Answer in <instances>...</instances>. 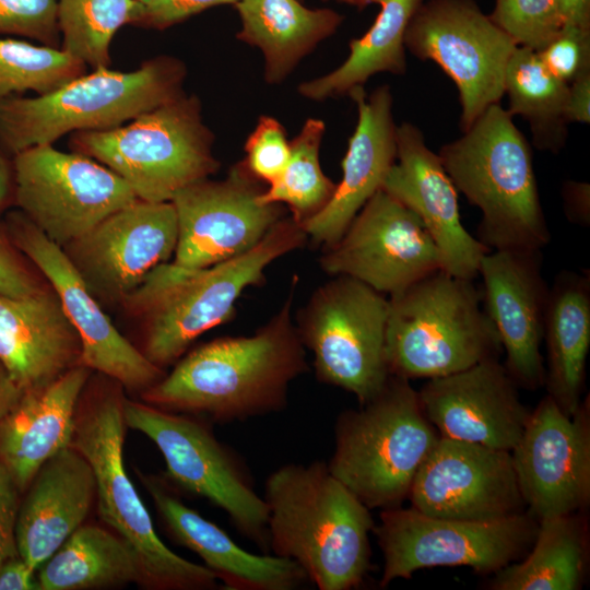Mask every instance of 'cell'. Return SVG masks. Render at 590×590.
<instances>
[{
	"mask_svg": "<svg viewBox=\"0 0 590 590\" xmlns=\"http://www.w3.org/2000/svg\"><path fill=\"white\" fill-rule=\"evenodd\" d=\"M48 285L22 260L21 253L0 238V295L23 298L35 295Z\"/></svg>",
	"mask_w": 590,
	"mask_h": 590,
	"instance_id": "cell-42",
	"label": "cell"
},
{
	"mask_svg": "<svg viewBox=\"0 0 590 590\" xmlns=\"http://www.w3.org/2000/svg\"><path fill=\"white\" fill-rule=\"evenodd\" d=\"M439 437L410 380L391 375L370 401L339 414L327 465L368 509L399 507Z\"/></svg>",
	"mask_w": 590,
	"mask_h": 590,
	"instance_id": "cell-7",
	"label": "cell"
},
{
	"mask_svg": "<svg viewBox=\"0 0 590 590\" xmlns=\"http://www.w3.org/2000/svg\"><path fill=\"white\" fill-rule=\"evenodd\" d=\"M586 526L575 514L546 517L530 552L494 573V590H577L586 569Z\"/></svg>",
	"mask_w": 590,
	"mask_h": 590,
	"instance_id": "cell-33",
	"label": "cell"
},
{
	"mask_svg": "<svg viewBox=\"0 0 590 590\" xmlns=\"http://www.w3.org/2000/svg\"><path fill=\"white\" fill-rule=\"evenodd\" d=\"M340 1H343L350 4H355V5H357V2H358V0H340Z\"/></svg>",
	"mask_w": 590,
	"mask_h": 590,
	"instance_id": "cell-52",
	"label": "cell"
},
{
	"mask_svg": "<svg viewBox=\"0 0 590 590\" xmlns=\"http://www.w3.org/2000/svg\"><path fill=\"white\" fill-rule=\"evenodd\" d=\"M566 120L588 123L590 121V69L579 73L568 83Z\"/></svg>",
	"mask_w": 590,
	"mask_h": 590,
	"instance_id": "cell-46",
	"label": "cell"
},
{
	"mask_svg": "<svg viewBox=\"0 0 590 590\" xmlns=\"http://www.w3.org/2000/svg\"><path fill=\"white\" fill-rule=\"evenodd\" d=\"M320 266L356 279L381 294H396L441 269L440 252L418 216L378 190L343 235L324 247Z\"/></svg>",
	"mask_w": 590,
	"mask_h": 590,
	"instance_id": "cell-16",
	"label": "cell"
},
{
	"mask_svg": "<svg viewBox=\"0 0 590 590\" xmlns=\"http://www.w3.org/2000/svg\"><path fill=\"white\" fill-rule=\"evenodd\" d=\"M498 358L432 378L422 387V408L441 437L511 451L531 411Z\"/></svg>",
	"mask_w": 590,
	"mask_h": 590,
	"instance_id": "cell-22",
	"label": "cell"
},
{
	"mask_svg": "<svg viewBox=\"0 0 590 590\" xmlns=\"http://www.w3.org/2000/svg\"><path fill=\"white\" fill-rule=\"evenodd\" d=\"M558 4L563 25L590 30V0H558Z\"/></svg>",
	"mask_w": 590,
	"mask_h": 590,
	"instance_id": "cell-48",
	"label": "cell"
},
{
	"mask_svg": "<svg viewBox=\"0 0 590 590\" xmlns=\"http://www.w3.org/2000/svg\"><path fill=\"white\" fill-rule=\"evenodd\" d=\"M268 546L294 560L319 590H350L371 567L368 509L324 461L286 463L266 480Z\"/></svg>",
	"mask_w": 590,
	"mask_h": 590,
	"instance_id": "cell-3",
	"label": "cell"
},
{
	"mask_svg": "<svg viewBox=\"0 0 590 590\" xmlns=\"http://www.w3.org/2000/svg\"><path fill=\"white\" fill-rule=\"evenodd\" d=\"M511 116L529 121L539 149L557 152L566 139L568 83L553 74L538 51L518 46L504 79Z\"/></svg>",
	"mask_w": 590,
	"mask_h": 590,
	"instance_id": "cell-34",
	"label": "cell"
},
{
	"mask_svg": "<svg viewBox=\"0 0 590 590\" xmlns=\"http://www.w3.org/2000/svg\"><path fill=\"white\" fill-rule=\"evenodd\" d=\"M510 453L522 499L538 520L586 507L590 499L588 398L569 416L545 396Z\"/></svg>",
	"mask_w": 590,
	"mask_h": 590,
	"instance_id": "cell-19",
	"label": "cell"
},
{
	"mask_svg": "<svg viewBox=\"0 0 590 590\" xmlns=\"http://www.w3.org/2000/svg\"><path fill=\"white\" fill-rule=\"evenodd\" d=\"M27 489L17 512L16 545L37 569L82 526L96 498V482L88 461L69 446L42 465Z\"/></svg>",
	"mask_w": 590,
	"mask_h": 590,
	"instance_id": "cell-27",
	"label": "cell"
},
{
	"mask_svg": "<svg viewBox=\"0 0 590 590\" xmlns=\"http://www.w3.org/2000/svg\"><path fill=\"white\" fill-rule=\"evenodd\" d=\"M19 492L11 474L0 463V566L19 556L15 534Z\"/></svg>",
	"mask_w": 590,
	"mask_h": 590,
	"instance_id": "cell-44",
	"label": "cell"
},
{
	"mask_svg": "<svg viewBox=\"0 0 590 590\" xmlns=\"http://www.w3.org/2000/svg\"><path fill=\"white\" fill-rule=\"evenodd\" d=\"M260 181L244 161L221 180L196 181L175 194L178 226L173 262L208 268L253 248L283 216L278 203H262Z\"/></svg>",
	"mask_w": 590,
	"mask_h": 590,
	"instance_id": "cell-17",
	"label": "cell"
},
{
	"mask_svg": "<svg viewBox=\"0 0 590 590\" xmlns=\"http://www.w3.org/2000/svg\"><path fill=\"white\" fill-rule=\"evenodd\" d=\"M40 590H86L142 582L146 576L134 548L102 527L80 526L42 565Z\"/></svg>",
	"mask_w": 590,
	"mask_h": 590,
	"instance_id": "cell-31",
	"label": "cell"
},
{
	"mask_svg": "<svg viewBox=\"0 0 590 590\" xmlns=\"http://www.w3.org/2000/svg\"><path fill=\"white\" fill-rule=\"evenodd\" d=\"M240 0H156L144 5L138 26L165 30L209 8Z\"/></svg>",
	"mask_w": 590,
	"mask_h": 590,
	"instance_id": "cell-43",
	"label": "cell"
},
{
	"mask_svg": "<svg viewBox=\"0 0 590 590\" xmlns=\"http://www.w3.org/2000/svg\"><path fill=\"white\" fill-rule=\"evenodd\" d=\"M542 264V249H502L485 253L479 267L484 310L506 353L504 366L529 390L545 382L541 343L550 287Z\"/></svg>",
	"mask_w": 590,
	"mask_h": 590,
	"instance_id": "cell-21",
	"label": "cell"
},
{
	"mask_svg": "<svg viewBox=\"0 0 590 590\" xmlns=\"http://www.w3.org/2000/svg\"><path fill=\"white\" fill-rule=\"evenodd\" d=\"M417 511L446 519L489 521L524 511L511 453L439 437L409 494Z\"/></svg>",
	"mask_w": 590,
	"mask_h": 590,
	"instance_id": "cell-20",
	"label": "cell"
},
{
	"mask_svg": "<svg viewBox=\"0 0 590 590\" xmlns=\"http://www.w3.org/2000/svg\"><path fill=\"white\" fill-rule=\"evenodd\" d=\"M389 300L365 283L334 275L298 311L296 329L314 354L319 381L356 397H376L391 374L386 355Z\"/></svg>",
	"mask_w": 590,
	"mask_h": 590,
	"instance_id": "cell-10",
	"label": "cell"
},
{
	"mask_svg": "<svg viewBox=\"0 0 590 590\" xmlns=\"http://www.w3.org/2000/svg\"><path fill=\"white\" fill-rule=\"evenodd\" d=\"M86 71L82 60L62 48L0 39V101L26 91L51 93Z\"/></svg>",
	"mask_w": 590,
	"mask_h": 590,
	"instance_id": "cell-37",
	"label": "cell"
},
{
	"mask_svg": "<svg viewBox=\"0 0 590 590\" xmlns=\"http://www.w3.org/2000/svg\"><path fill=\"white\" fill-rule=\"evenodd\" d=\"M81 355L79 334L49 283L23 298L0 295V361L22 391L82 365Z\"/></svg>",
	"mask_w": 590,
	"mask_h": 590,
	"instance_id": "cell-25",
	"label": "cell"
},
{
	"mask_svg": "<svg viewBox=\"0 0 590 590\" xmlns=\"http://www.w3.org/2000/svg\"><path fill=\"white\" fill-rule=\"evenodd\" d=\"M438 155L456 189L481 211L476 238L489 250L543 249L550 243L530 145L499 103Z\"/></svg>",
	"mask_w": 590,
	"mask_h": 590,
	"instance_id": "cell-4",
	"label": "cell"
},
{
	"mask_svg": "<svg viewBox=\"0 0 590 590\" xmlns=\"http://www.w3.org/2000/svg\"><path fill=\"white\" fill-rule=\"evenodd\" d=\"M538 54L553 74L570 83L579 73L590 69V30L563 25Z\"/></svg>",
	"mask_w": 590,
	"mask_h": 590,
	"instance_id": "cell-41",
	"label": "cell"
},
{
	"mask_svg": "<svg viewBox=\"0 0 590 590\" xmlns=\"http://www.w3.org/2000/svg\"><path fill=\"white\" fill-rule=\"evenodd\" d=\"M61 48L93 69L109 67L110 44L123 25H137L138 0H57Z\"/></svg>",
	"mask_w": 590,
	"mask_h": 590,
	"instance_id": "cell-36",
	"label": "cell"
},
{
	"mask_svg": "<svg viewBox=\"0 0 590 590\" xmlns=\"http://www.w3.org/2000/svg\"><path fill=\"white\" fill-rule=\"evenodd\" d=\"M11 201H14L12 156L0 149V216Z\"/></svg>",
	"mask_w": 590,
	"mask_h": 590,
	"instance_id": "cell-49",
	"label": "cell"
},
{
	"mask_svg": "<svg viewBox=\"0 0 590 590\" xmlns=\"http://www.w3.org/2000/svg\"><path fill=\"white\" fill-rule=\"evenodd\" d=\"M539 520L529 511L471 521L432 517L414 509H382L373 532L384 557L380 587L424 568L467 566L495 573L531 548Z\"/></svg>",
	"mask_w": 590,
	"mask_h": 590,
	"instance_id": "cell-12",
	"label": "cell"
},
{
	"mask_svg": "<svg viewBox=\"0 0 590 590\" xmlns=\"http://www.w3.org/2000/svg\"><path fill=\"white\" fill-rule=\"evenodd\" d=\"M357 105L358 120L342 160V179L328 204L300 226L324 247L333 245L363 205L381 189L397 158V127L392 96L380 86L369 96L363 86L349 93Z\"/></svg>",
	"mask_w": 590,
	"mask_h": 590,
	"instance_id": "cell-24",
	"label": "cell"
},
{
	"mask_svg": "<svg viewBox=\"0 0 590 590\" xmlns=\"http://www.w3.org/2000/svg\"><path fill=\"white\" fill-rule=\"evenodd\" d=\"M123 416L128 428L158 448L173 483L221 508L241 535L264 552L269 548L267 504L243 459L205 422L127 398Z\"/></svg>",
	"mask_w": 590,
	"mask_h": 590,
	"instance_id": "cell-11",
	"label": "cell"
},
{
	"mask_svg": "<svg viewBox=\"0 0 590 590\" xmlns=\"http://www.w3.org/2000/svg\"><path fill=\"white\" fill-rule=\"evenodd\" d=\"M245 152L247 169L259 181L269 185L285 168L291 144L283 126L273 117L262 116L246 141Z\"/></svg>",
	"mask_w": 590,
	"mask_h": 590,
	"instance_id": "cell-40",
	"label": "cell"
},
{
	"mask_svg": "<svg viewBox=\"0 0 590 590\" xmlns=\"http://www.w3.org/2000/svg\"><path fill=\"white\" fill-rule=\"evenodd\" d=\"M381 189L418 216L440 252L441 270L467 280L479 275L481 259L491 250L464 228L458 190L411 123L397 127V158Z\"/></svg>",
	"mask_w": 590,
	"mask_h": 590,
	"instance_id": "cell-23",
	"label": "cell"
},
{
	"mask_svg": "<svg viewBox=\"0 0 590 590\" xmlns=\"http://www.w3.org/2000/svg\"><path fill=\"white\" fill-rule=\"evenodd\" d=\"M91 374L76 365L45 387L23 391L0 420V463L20 492L48 459L71 446L78 402Z\"/></svg>",
	"mask_w": 590,
	"mask_h": 590,
	"instance_id": "cell-28",
	"label": "cell"
},
{
	"mask_svg": "<svg viewBox=\"0 0 590 590\" xmlns=\"http://www.w3.org/2000/svg\"><path fill=\"white\" fill-rule=\"evenodd\" d=\"M213 140L199 98L184 93L126 125L73 132L69 146L116 173L139 200L170 202L181 189L217 172Z\"/></svg>",
	"mask_w": 590,
	"mask_h": 590,
	"instance_id": "cell-9",
	"label": "cell"
},
{
	"mask_svg": "<svg viewBox=\"0 0 590 590\" xmlns=\"http://www.w3.org/2000/svg\"><path fill=\"white\" fill-rule=\"evenodd\" d=\"M307 237L292 216L282 217L236 258L201 269L173 261L157 266L120 304L138 323V349L162 369L175 364L197 338L229 320L241 293L261 284L266 269Z\"/></svg>",
	"mask_w": 590,
	"mask_h": 590,
	"instance_id": "cell-2",
	"label": "cell"
},
{
	"mask_svg": "<svg viewBox=\"0 0 590 590\" xmlns=\"http://www.w3.org/2000/svg\"><path fill=\"white\" fill-rule=\"evenodd\" d=\"M489 17L517 46L535 51L544 48L563 25L558 0H495Z\"/></svg>",
	"mask_w": 590,
	"mask_h": 590,
	"instance_id": "cell-38",
	"label": "cell"
},
{
	"mask_svg": "<svg viewBox=\"0 0 590 590\" xmlns=\"http://www.w3.org/2000/svg\"><path fill=\"white\" fill-rule=\"evenodd\" d=\"M386 355L391 375L438 378L482 361L503 347L473 280L437 270L390 295Z\"/></svg>",
	"mask_w": 590,
	"mask_h": 590,
	"instance_id": "cell-8",
	"label": "cell"
},
{
	"mask_svg": "<svg viewBox=\"0 0 590 590\" xmlns=\"http://www.w3.org/2000/svg\"><path fill=\"white\" fill-rule=\"evenodd\" d=\"M23 391L0 361V420L15 405Z\"/></svg>",
	"mask_w": 590,
	"mask_h": 590,
	"instance_id": "cell-50",
	"label": "cell"
},
{
	"mask_svg": "<svg viewBox=\"0 0 590 590\" xmlns=\"http://www.w3.org/2000/svg\"><path fill=\"white\" fill-rule=\"evenodd\" d=\"M1 228L10 245L33 263L57 293L79 334L82 365L141 393L165 376L164 369L152 364L116 329L61 247L21 211L9 213Z\"/></svg>",
	"mask_w": 590,
	"mask_h": 590,
	"instance_id": "cell-15",
	"label": "cell"
},
{
	"mask_svg": "<svg viewBox=\"0 0 590 590\" xmlns=\"http://www.w3.org/2000/svg\"><path fill=\"white\" fill-rule=\"evenodd\" d=\"M423 0H358L357 5L376 3L377 19L359 38L350 43L346 60L330 73L303 82L298 92L306 98L323 101L349 94L374 74H403L406 68L404 36L409 22Z\"/></svg>",
	"mask_w": 590,
	"mask_h": 590,
	"instance_id": "cell-32",
	"label": "cell"
},
{
	"mask_svg": "<svg viewBox=\"0 0 590 590\" xmlns=\"http://www.w3.org/2000/svg\"><path fill=\"white\" fill-rule=\"evenodd\" d=\"M178 237L172 202H134L62 247L102 307L120 305L157 266L170 261Z\"/></svg>",
	"mask_w": 590,
	"mask_h": 590,
	"instance_id": "cell-18",
	"label": "cell"
},
{
	"mask_svg": "<svg viewBox=\"0 0 590 590\" xmlns=\"http://www.w3.org/2000/svg\"><path fill=\"white\" fill-rule=\"evenodd\" d=\"M185 63L157 56L132 71L93 69L56 91L0 101V149L10 156L67 133L119 127L184 94Z\"/></svg>",
	"mask_w": 590,
	"mask_h": 590,
	"instance_id": "cell-6",
	"label": "cell"
},
{
	"mask_svg": "<svg viewBox=\"0 0 590 590\" xmlns=\"http://www.w3.org/2000/svg\"><path fill=\"white\" fill-rule=\"evenodd\" d=\"M35 570L20 555L8 559L0 566V590L39 589Z\"/></svg>",
	"mask_w": 590,
	"mask_h": 590,
	"instance_id": "cell-47",
	"label": "cell"
},
{
	"mask_svg": "<svg viewBox=\"0 0 590 590\" xmlns=\"http://www.w3.org/2000/svg\"><path fill=\"white\" fill-rule=\"evenodd\" d=\"M544 386L559 409L574 415L581 403L590 347V275L562 271L550 287L544 319Z\"/></svg>",
	"mask_w": 590,
	"mask_h": 590,
	"instance_id": "cell-29",
	"label": "cell"
},
{
	"mask_svg": "<svg viewBox=\"0 0 590 590\" xmlns=\"http://www.w3.org/2000/svg\"><path fill=\"white\" fill-rule=\"evenodd\" d=\"M14 202L59 247L138 200L128 184L99 162L52 144L12 156Z\"/></svg>",
	"mask_w": 590,
	"mask_h": 590,
	"instance_id": "cell-13",
	"label": "cell"
},
{
	"mask_svg": "<svg viewBox=\"0 0 590 590\" xmlns=\"http://www.w3.org/2000/svg\"><path fill=\"white\" fill-rule=\"evenodd\" d=\"M323 133L322 120L307 119L290 142L291 155L285 168L260 194L262 203H285L299 225L328 204L337 187L323 174L319 162Z\"/></svg>",
	"mask_w": 590,
	"mask_h": 590,
	"instance_id": "cell-35",
	"label": "cell"
},
{
	"mask_svg": "<svg viewBox=\"0 0 590 590\" xmlns=\"http://www.w3.org/2000/svg\"><path fill=\"white\" fill-rule=\"evenodd\" d=\"M293 278L279 311L251 335L223 337L181 356L174 369L144 390L154 406L233 423L285 408L290 385L308 369L292 317Z\"/></svg>",
	"mask_w": 590,
	"mask_h": 590,
	"instance_id": "cell-1",
	"label": "cell"
},
{
	"mask_svg": "<svg viewBox=\"0 0 590 590\" xmlns=\"http://www.w3.org/2000/svg\"><path fill=\"white\" fill-rule=\"evenodd\" d=\"M140 3H142L143 5H148L156 0H138Z\"/></svg>",
	"mask_w": 590,
	"mask_h": 590,
	"instance_id": "cell-51",
	"label": "cell"
},
{
	"mask_svg": "<svg viewBox=\"0 0 590 590\" xmlns=\"http://www.w3.org/2000/svg\"><path fill=\"white\" fill-rule=\"evenodd\" d=\"M0 34L61 48L57 0H0Z\"/></svg>",
	"mask_w": 590,
	"mask_h": 590,
	"instance_id": "cell-39",
	"label": "cell"
},
{
	"mask_svg": "<svg viewBox=\"0 0 590 590\" xmlns=\"http://www.w3.org/2000/svg\"><path fill=\"white\" fill-rule=\"evenodd\" d=\"M97 374L93 381L90 376L79 399L71 446L94 472L99 517L134 548L148 586L173 590L217 588L214 571L174 553L158 538L125 469V388Z\"/></svg>",
	"mask_w": 590,
	"mask_h": 590,
	"instance_id": "cell-5",
	"label": "cell"
},
{
	"mask_svg": "<svg viewBox=\"0 0 590 590\" xmlns=\"http://www.w3.org/2000/svg\"><path fill=\"white\" fill-rule=\"evenodd\" d=\"M404 45L415 57L436 62L456 83L463 130L499 103L506 68L518 47L473 0L422 2Z\"/></svg>",
	"mask_w": 590,
	"mask_h": 590,
	"instance_id": "cell-14",
	"label": "cell"
},
{
	"mask_svg": "<svg viewBox=\"0 0 590 590\" xmlns=\"http://www.w3.org/2000/svg\"><path fill=\"white\" fill-rule=\"evenodd\" d=\"M234 5L241 25L237 38L261 50L270 84L283 81L343 20L332 9H309L299 0H240Z\"/></svg>",
	"mask_w": 590,
	"mask_h": 590,
	"instance_id": "cell-30",
	"label": "cell"
},
{
	"mask_svg": "<svg viewBox=\"0 0 590 590\" xmlns=\"http://www.w3.org/2000/svg\"><path fill=\"white\" fill-rule=\"evenodd\" d=\"M589 184L566 181L562 189L564 211L567 220L579 226L590 225Z\"/></svg>",
	"mask_w": 590,
	"mask_h": 590,
	"instance_id": "cell-45",
	"label": "cell"
},
{
	"mask_svg": "<svg viewBox=\"0 0 590 590\" xmlns=\"http://www.w3.org/2000/svg\"><path fill=\"white\" fill-rule=\"evenodd\" d=\"M299 1H303V0H299Z\"/></svg>",
	"mask_w": 590,
	"mask_h": 590,
	"instance_id": "cell-53",
	"label": "cell"
},
{
	"mask_svg": "<svg viewBox=\"0 0 590 590\" xmlns=\"http://www.w3.org/2000/svg\"><path fill=\"white\" fill-rule=\"evenodd\" d=\"M142 480L170 535L199 555L226 589L294 590L308 580L292 559L240 547L216 523L185 505L157 477Z\"/></svg>",
	"mask_w": 590,
	"mask_h": 590,
	"instance_id": "cell-26",
	"label": "cell"
}]
</instances>
